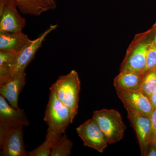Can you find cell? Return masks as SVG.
Instances as JSON below:
<instances>
[{"instance_id":"cell-1","label":"cell","mask_w":156,"mask_h":156,"mask_svg":"<svg viewBox=\"0 0 156 156\" xmlns=\"http://www.w3.org/2000/svg\"><path fill=\"white\" fill-rule=\"evenodd\" d=\"M155 33L154 29L152 27L148 30L135 35L120 66V72H135L142 73L145 66L148 48Z\"/></svg>"},{"instance_id":"cell-2","label":"cell","mask_w":156,"mask_h":156,"mask_svg":"<svg viewBox=\"0 0 156 156\" xmlns=\"http://www.w3.org/2000/svg\"><path fill=\"white\" fill-rule=\"evenodd\" d=\"M80 86L78 73L73 70L68 74L59 77L50 88V91L54 92L69 110L73 119L78 113Z\"/></svg>"},{"instance_id":"cell-3","label":"cell","mask_w":156,"mask_h":156,"mask_svg":"<svg viewBox=\"0 0 156 156\" xmlns=\"http://www.w3.org/2000/svg\"><path fill=\"white\" fill-rule=\"evenodd\" d=\"M92 118L101 129L109 144L123 139L126 126L118 111L107 109L95 111Z\"/></svg>"},{"instance_id":"cell-4","label":"cell","mask_w":156,"mask_h":156,"mask_svg":"<svg viewBox=\"0 0 156 156\" xmlns=\"http://www.w3.org/2000/svg\"><path fill=\"white\" fill-rule=\"evenodd\" d=\"M73 120L69 110L58 99L54 92L50 91L44 118V121L48 125V131L64 134Z\"/></svg>"},{"instance_id":"cell-5","label":"cell","mask_w":156,"mask_h":156,"mask_svg":"<svg viewBox=\"0 0 156 156\" xmlns=\"http://www.w3.org/2000/svg\"><path fill=\"white\" fill-rule=\"evenodd\" d=\"M0 155L28 156L23 141V128H9L0 125Z\"/></svg>"},{"instance_id":"cell-6","label":"cell","mask_w":156,"mask_h":156,"mask_svg":"<svg viewBox=\"0 0 156 156\" xmlns=\"http://www.w3.org/2000/svg\"><path fill=\"white\" fill-rule=\"evenodd\" d=\"M57 24L51 25L38 37L31 40L23 50L17 53L14 61L9 65V71L11 76L16 75L24 71L26 68L33 59L37 51L41 46L46 37L57 28Z\"/></svg>"},{"instance_id":"cell-7","label":"cell","mask_w":156,"mask_h":156,"mask_svg":"<svg viewBox=\"0 0 156 156\" xmlns=\"http://www.w3.org/2000/svg\"><path fill=\"white\" fill-rule=\"evenodd\" d=\"M14 0H0V32H22L26 26Z\"/></svg>"},{"instance_id":"cell-8","label":"cell","mask_w":156,"mask_h":156,"mask_svg":"<svg viewBox=\"0 0 156 156\" xmlns=\"http://www.w3.org/2000/svg\"><path fill=\"white\" fill-rule=\"evenodd\" d=\"M116 91L127 112L151 117L154 108L150 98L142 92L119 89Z\"/></svg>"},{"instance_id":"cell-9","label":"cell","mask_w":156,"mask_h":156,"mask_svg":"<svg viewBox=\"0 0 156 156\" xmlns=\"http://www.w3.org/2000/svg\"><path fill=\"white\" fill-rule=\"evenodd\" d=\"M76 131L84 146L99 152L103 153L109 144L101 129L92 118L78 127Z\"/></svg>"},{"instance_id":"cell-10","label":"cell","mask_w":156,"mask_h":156,"mask_svg":"<svg viewBox=\"0 0 156 156\" xmlns=\"http://www.w3.org/2000/svg\"><path fill=\"white\" fill-rule=\"evenodd\" d=\"M29 125L30 122L23 109L11 106L0 95V125L9 128H20Z\"/></svg>"},{"instance_id":"cell-11","label":"cell","mask_w":156,"mask_h":156,"mask_svg":"<svg viewBox=\"0 0 156 156\" xmlns=\"http://www.w3.org/2000/svg\"><path fill=\"white\" fill-rule=\"evenodd\" d=\"M128 117L136 132L140 147L141 156H145L147 147L152 138L150 117L128 112Z\"/></svg>"},{"instance_id":"cell-12","label":"cell","mask_w":156,"mask_h":156,"mask_svg":"<svg viewBox=\"0 0 156 156\" xmlns=\"http://www.w3.org/2000/svg\"><path fill=\"white\" fill-rule=\"evenodd\" d=\"M26 73L25 71L16 75L12 76L0 84V94L11 106L19 108L18 97L22 92L26 83Z\"/></svg>"},{"instance_id":"cell-13","label":"cell","mask_w":156,"mask_h":156,"mask_svg":"<svg viewBox=\"0 0 156 156\" xmlns=\"http://www.w3.org/2000/svg\"><path fill=\"white\" fill-rule=\"evenodd\" d=\"M31 41L27 35L22 31L17 33L0 32V51L18 53Z\"/></svg>"},{"instance_id":"cell-14","label":"cell","mask_w":156,"mask_h":156,"mask_svg":"<svg viewBox=\"0 0 156 156\" xmlns=\"http://www.w3.org/2000/svg\"><path fill=\"white\" fill-rule=\"evenodd\" d=\"M22 14L39 16L56 7L54 0H14Z\"/></svg>"},{"instance_id":"cell-15","label":"cell","mask_w":156,"mask_h":156,"mask_svg":"<svg viewBox=\"0 0 156 156\" xmlns=\"http://www.w3.org/2000/svg\"><path fill=\"white\" fill-rule=\"evenodd\" d=\"M144 74L135 72H123L115 77V89L126 91H140Z\"/></svg>"},{"instance_id":"cell-16","label":"cell","mask_w":156,"mask_h":156,"mask_svg":"<svg viewBox=\"0 0 156 156\" xmlns=\"http://www.w3.org/2000/svg\"><path fill=\"white\" fill-rule=\"evenodd\" d=\"M62 136V134L47 130L45 141L38 147L28 152V156H50L52 149Z\"/></svg>"},{"instance_id":"cell-17","label":"cell","mask_w":156,"mask_h":156,"mask_svg":"<svg viewBox=\"0 0 156 156\" xmlns=\"http://www.w3.org/2000/svg\"><path fill=\"white\" fill-rule=\"evenodd\" d=\"M156 90V67L144 74L140 91L150 98Z\"/></svg>"},{"instance_id":"cell-18","label":"cell","mask_w":156,"mask_h":156,"mask_svg":"<svg viewBox=\"0 0 156 156\" xmlns=\"http://www.w3.org/2000/svg\"><path fill=\"white\" fill-rule=\"evenodd\" d=\"M73 142L64 134L56 143L51 151V156H69L71 153Z\"/></svg>"},{"instance_id":"cell-19","label":"cell","mask_w":156,"mask_h":156,"mask_svg":"<svg viewBox=\"0 0 156 156\" xmlns=\"http://www.w3.org/2000/svg\"><path fill=\"white\" fill-rule=\"evenodd\" d=\"M156 67V33L148 48L145 68L142 73L148 72Z\"/></svg>"},{"instance_id":"cell-20","label":"cell","mask_w":156,"mask_h":156,"mask_svg":"<svg viewBox=\"0 0 156 156\" xmlns=\"http://www.w3.org/2000/svg\"><path fill=\"white\" fill-rule=\"evenodd\" d=\"M152 126L151 140L156 141V108L154 109L150 117Z\"/></svg>"},{"instance_id":"cell-21","label":"cell","mask_w":156,"mask_h":156,"mask_svg":"<svg viewBox=\"0 0 156 156\" xmlns=\"http://www.w3.org/2000/svg\"><path fill=\"white\" fill-rule=\"evenodd\" d=\"M145 156H156V141H151L146 150Z\"/></svg>"},{"instance_id":"cell-22","label":"cell","mask_w":156,"mask_h":156,"mask_svg":"<svg viewBox=\"0 0 156 156\" xmlns=\"http://www.w3.org/2000/svg\"><path fill=\"white\" fill-rule=\"evenodd\" d=\"M151 102L154 108H156V90L150 97Z\"/></svg>"},{"instance_id":"cell-23","label":"cell","mask_w":156,"mask_h":156,"mask_svg":"<svg viewBox=\"0 0 156 156\" xmlns=\"http://www.w3.org/2000/svg\"><path fill=\"white\" fill-rule=\"evenodd\" d=\"M152 27H154V29L155 30L156 33V22L154 24V25L152 26Z\"/></svg>"}]
</instances>
